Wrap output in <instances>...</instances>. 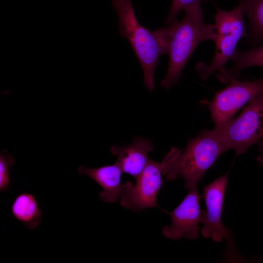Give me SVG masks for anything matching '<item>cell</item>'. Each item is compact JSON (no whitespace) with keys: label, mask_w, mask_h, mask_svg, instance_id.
<instances>
[{"label":"cell","mask_w":263,"mask_h":263,"mask_svg":"<svg viewBox=\"0 0 263 263\" xmlns=\"http://www.w3.org/2000/svg\"><path fill=\"white\" fill-rule=\"evenodd\" d=\"M239 6L248 20L245 43L255 47L263 41V0H239Z\"/></svg>","instance_id":"cell-13"},{"label":"cell","mask_w":263,"mask_h":263,"mask_svg":"<svg viewBox=\"0 0 263 263\" xmlns=\"http://www.w3.org/2000/svg\"><path fill=\"white\" fill-rule=\"evenodd\" d=\"M163 167L150 159L133 185L128 181L122 184L120 205L128 209L139 212L146 208L157 207L168 213L157 204L158 193L165 180H163Z\"/></svg>","instance_id":"cell-6"},{"label":"cell","mask_w":263,"mask_h":263,"mask_svg":"<svg viewBox=\"0 0 263 263\" xmlns=\"http://www.w3.org/2000/svg\"><path fill=\"white\" fill-rule=\"evenodd\" d=\"M263 90V77L251 81L234 80L217 92L208 104L215 128L221 129L233 119L244 105Z\"/></svg>","instance_id":"cell-7"},{"label":"cell","mask_w":263,"mask_h":263,"mask_svg":"<svg viewBox=\"0 0 263 263\" xmlns=\"http://www.w3.org/2000/svg\"><path fill=\"white\" fill-rule=\"evenodd\" d=\"M112 4L117 15L119 35L132 46L143 70L144 83L151 92L155 70L160 56L167 54L166 48L155 31L151 32L139 23L132 0H112Z\"/></svg>","instance_id":"cell-3"},{"label":"cell","mask_w":263,"mask_h":263,"mask_svg":"<svg viewBox=\"0 0 263 263\" xmlns=\"http://www.w3.org/2000/svg\"><path fill=\"white\" fill-rule=\"evenodd\" d=\"M220 129L205 130L190 139L182 151L172 148L162 161L165 181L182 177L185 188H197L199 181L218 157L227 151Z\"/></svg>","instance_id":"cell-2"},{"label":"cell","mask_w":263,"mask_h":263,"mask_svg":"<svg viewBox=\"0 0 263 263\" xmlns=\"http://www.w3.org/2000/svg\"><path fill=\"white\" fill-rule=\"evenodd\" d=\"M152 143L149 139L137 136L129 145H113L111 152L117 156L116 162L122 172L128 173L135 179L141 173L150 158L148 153L153 149Z\"/></svg>","instance_id":"cell-10"},{"label":"cell","mask_w":263,"mask_h":263,"mask_svg":"<svg viewBox=\"0 0 263 263\" xmlns=\"http://www.w3.org/2000/svg\"><path fill=\"white\" fill-rule=\"evenodd\" d=\"M13 158L4 150L0 154V191L7 190L9 187L10 181L9 170L14 164Z\"/></svg>","instance_id":"cell-15"},{"label":"cell","mask_w":263,"mask_h":263,"mask_svg":"<svg viewBox=\"0 0 263 263\" xmlns=\"http://www.w3.org/2000/svg\"><path fill=\"white\" fill-rule=\"evenodd\" d=\"M197 188L190 189L188 194L169 215L171 223L162 228L167 238L179 240L183 238L192 240L198 238L200 223H202L206 210L200 208Z\"/></svg>","instance_id":"cell-9"},{"label":"cell","mask_w":263,"mask_h":263,"mask_svg":"<svg viewBox=\"0 0 263 263\" xmlns=\"http://www.w3.org/2000/svg\"><path fill=\"white\" fill-rule=\"evenodd\" d=\"M199 1L200 0H172L165 24L168 25L173 22L176 19L177 16L181 10Z\"/></svg>","instance_id":"cell-16"},{"label":"cell","mask_w":263,"mask_h":263,"mask_svg":"<svg viewBox=\"0 0 263 263\" xmlns=\"http://www.w3.org/2000/svg\"><path fill=\"white\" fill-rule=\"evenodd\" d=\"M215 7L216 12L213 16L215 37L213 40L215 43V55L209 64L200 62L195 67L202 80L225 67L237 50L239 41L247 36L244 13L239 5L230 11Z\"/></svg>","instance_id":"cell-4"},{"label":"cell","mask_w":263,"mask_h":263,"mask_svg":"<svg viewBox=\"0 0 263 263\" xmlns=\"http://www.w3.org/2000/svg\"><path fill=\"white\" fill-rule=\"evenodd\" d=\"M260 154L258 157L259 164L261 166H263V141L259 142Z\"/></svg>","instance_id":"cell-17"},{"label":"cell","mask_w":263,"mask_h":263,"mask_svg":"<svg viewBox=\"0 0 263 263\" xmlns=\"http://www.w3.org/2000/svg\"><path fill=\"white\" fill-rule=\"evenodd\" d=\"M220 130L228 150L245 152L263 138V90L249 102L240 114Z\"/></svg>","instance_id":"cell-5"},{"label":"cell","mask_w":263,"mask_h":263,"mask_svg":"<svg viewBox=\"0 0 263 263\" xmlns=\"http://www.w3.org/2000/svg\"><path fill=\"white\" fill-rule=\"evenodd\" d=\"M183 10L185 16L182 20L176 19L155 31L169 55L167 72L160 82L161 87L166 90L178 82L183 68L197 46L202 42L213 40L215 37L214 25L204 21L201 1Z\"/></svg>","instance_id":"cell-1"},{"label":"cell","mask_w":263,"mask_h":263,"mask_svg":"<svg viewBox=\"0 0 263 263\" xmlns=\"http://www.w3.org/2000/svg\"><path fill=\"white\" fill-rule=\"evenodd\" d=\"M228 172L206 186L204 188V197L207 207L201 233L204 238L211 237L216 242L223 239L227 242L229 256L233 251L232 236L229 228L224 226L222 213Z\"/></svg>","instance_id":"cell-8"},{"label":"cell","mask_w":263,"mask_h":263,"mask_svg":"<svg viewBox=\"0 0 263 263\" xmlns=\"http://www.w3.org/2000/svg\"><path fill=\"white\" fill-rule=\"evenodd\" d=\"M78 172L80 175L89 176L102 187L103 191L99 193V197L102 201L115 203L120 197L122 189L121 183L122 171L116 162L94 169L80 166L78 168Z\"/></svg>","instance_id":"cell-11"},{"label":"cell","mask_w":263,"mask_h":263,"mask_svg":"<svg viewBox=\"0 0 263 263\" xmlns=\"http://www.w3.org/2000/svg\"><path fill=\"white\" fill-rule=\"evenodd\" d=\"M13 216L29 229L37 227L40 223L42 212L34 196L28 193L17 195L11 207Z\"/></svg>","instance_id":"cell-14"},{"label":"cell","mask_w":263,"mask_h":263,"mask_svg":"<svg viewBox=\"0 0 263 263\" xmlns=\"http://www.w3.org/2000/svg\"><path fill=\"white\" fill-rule=\"evenodd\" d=\"M231 60L233 61L232 67H224L217 72L216 77L223 83L238 80L240 73L244 69L254 66L263 68V45L246 51L237 49Z\"/></svg>","instance_id":"cell-12"}]
</instances>
